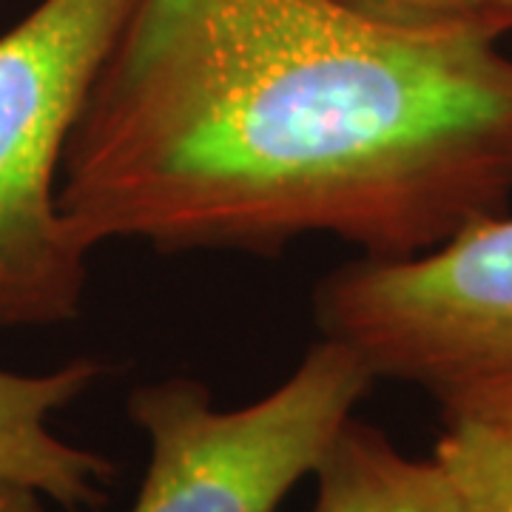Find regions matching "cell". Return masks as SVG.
Here are the masks:
<instances>
[{
	"label": "cell",
	"instance_id": "6da1fadb",
	"mask_svg": "<svg viewBox=\"0 0 512 512\" xmlns=\"http://www.w3.org/2000/svg\"><path fill=\"white\" fill-rule=\"evenodd\" d=\"M512 57L333 0H134L60 165L89 251L404 259L507 211Z\"/></svg>",
	"mask_w": 512,
	"mask_h": 512
},
{
	"label": "cell",
	"instance_id": "7a4b0ae2",
	"mask_svg": "<svg viewBox=\"0 0 512 512\" xmlns=\"http://www.w3.org/2000/svg\"><path fill=\"white\" fill-rule=\"evenodd\" d=\"M322 339L410 384L444 424L512 430V214L404 259H353L313 291Z\"/></svg>",
	"mask_w": 512,
	"mask_h": 512
},
{
	"label": "cell",
	"instance_id": "3957f363",
	"mask_svg": "<svg viewBox=\"0 0 512 512\" xmlns=\"http://www.w3.org/2000/svg\"><path fill=\"white\" fill-rule=\"evenodd\" d=\"M131 3L43 0L0 37V333L83 311L92 251L60 214V165Z\"/></svg>",
	"mask_w": 512,
	"mask_h": 512
},
{
	"label": "cell",
	"instance_id": "277c9868",
	"mask_svg": "<svg viewBox=\"0 0 512 512\" xmlns=\"http://www.w3.org/2000/svg\"><path fill=\"white\" fill-rule=\"evenodd\" d=\"M373 382L353 350L319 339L288 379L234 410L188 376L134 387L126 413L146 436L148 467L131 512H279Z\"/></svg>",
	"mask_w": 512,
	"mask_h": 512
},
{
	"label": "cell",
	"instance_id": "5b68a950",
	"mask_svg": "<svg viewBox=\"0 0 512 512\" xmlns=\"http://www.w3.org/2000/svg\"><path fill=\"white\" fill-rule=\"evenodd\" d=\"M103 376L94 359L46 373L0 367V484L40 495L66 512H94L109 501L114 461L52 433L49 419Z\"/></svg>",
	"mask_w": 512,
	"mask_h": 512
},
{
	"label": "cell",
	"instance_id": "8992f818",
	"mask_svg": "<svg viewBox=\"0 0 512 512\" xmlns=\"http://www.w3.org/2000/svg\"><path fill=\"white\" fill-rule=\"evenodd\" d=\"M316 512H464L436 458H410L379 427L353 419L316 470Z\"/></svg>",
	"mask_w": 512,
	"mask_h": 512
},
{
	"label": "cell",
	"instance_id": "52a82bcc",
	"mask_svg": "<svg viewBox=\"0 0 512 512\" xmlns=\"http://www.w3.org/2000/svg\"><path fill=\"white\" fill-rule=\"evenodd\" d=\"M433 458L464 512H512V430L444 424Z\"/></svg>",
	"mask_w": 512,
	"mask_h": 512
},
{
	"label": "cell",
	"instance_id": "ba28073f",
	"mask_svg": "<svg viewBox=\"0 0 512 512\" xmlns=\"http://www.w3.org/2000/svg\"><path fill=\"white\" fill-rule=\"evenodd\" d=\"M359 18L421 35H510L501 0H333Z\"/></svg>",
	"mask_w": 512,
	"mask_h": 512
},
{
	"label": "cell",
	"instance_id": "9c48e42d",
	"mask_svg": "<svg viewBox=\"0 0 512 512\" xmlns=\"http://www.w3.org/2000/svg\"><path fill=\"white\" fill-rule=\"evenodd\" d=\"M0 512H46V501L35 493L0 484Z\"/></svg>",
	"mask_w": 512,
	"mask_h": 512
},
{
	"label": "cell",
	"instance_id": "30bf717a",
	"mask_svg": "<svg viewBox=\"0 0 512 512\" xmlns=\"http://www.w3.org/2000/svg\"><path fill=\"white\" fill-rule=\"evenodd\" d=\"M501 6H504V18H507V26L512 32V0H501Z\"/></svg>",
	"mask_w": 512,
	"mask_h": 512
},
{
	"label": "cell",
	"instance_id": "8fae6325",
	"mask_svg": "<svg viewBox=\"0 0 512 512\" xmlns=\"http://www.w3.org/2000/svg\"><path fill=\"white\" fill-rule=\"evenodd\" d=\"M311 512H316V510H311Z\"/></svg>",
	"mask_w": 512,
	"mask_h": 512
}]
</instances>
